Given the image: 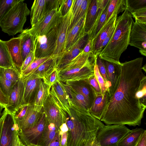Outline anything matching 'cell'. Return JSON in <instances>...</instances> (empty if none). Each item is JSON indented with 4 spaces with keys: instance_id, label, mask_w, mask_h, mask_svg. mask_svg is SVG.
<instances>
[{
    "instance_id": "1",
    "label": "cell",
    "mask_w": 146,
    "mask_h": 146,
    "mask_svg": "<svg viewBox=\"0 0 146 146\" xmlns=\"http://www.w3.org/2000/svg\"><path fill=\"white\" fill-rule=\"evenodd\" d=\"M140 57L121 63L119 80L110 98L100 121L107 125L140 126L146 105L137 96V92L146 83Z\"/></svg>"
},
{
    "instance_id": "2",
    "label": "cell",
    "mask_w": 146,
    "mask_h": 146,
    "mask_svg": "<svg viewBox=\"0 0 146 146\" xmlns=\"http://www.w3.org/2000/svg\"><path fill=\"white\" fill-rule=\"evenodd\" d=\"M71 105L72 116L67 117L66 122L68 129V146H83L93 142L104 125L71 100Z\"/></svg>"
},
{
    "instance_id": "3",
    "label": "cell",
    "mask_w": 146,
    "mask_h": 146,
    "mask_svg": "<svg viewBox=\"0 0 146 146\" xmlns=\"http://www.w3.org/2000/svg\"><path fill=\"white\" fill-rule=\"evenodd\" d=\"M134 22L132 15L127 10L117 17L112 36L98 55L101 59L111 63L120 64V56L129 44L131 31Z\"/></svg>"
},
{
    "instance_id": "4",
    "label": "cell",
    "mask_w": 146,
    "mask_h": 146,
    "mask_svg": "<svg viewBox=\"0 0 146 146\" xmlns=\"http://www.w3.org/2000/svg\"><path fill=\"white\" fill-rule=\"evenodd\" d=\"M97 57H95L91 52L86 53L82 51L70 62L57 68L59 80L68 85L89 79L94 75V66Z\"/></svg>"
},
{
    "instance_id": "5",
    "label": "cell",
    "mask_w": 146,
    "mask_h": 146,
    "mask_svg": "<svg viewBox=\"0 0 146 146\" xmlns=\"http://www.w3.org/2000/svg\"><path fill=\"white\" fill-rule=\"evenodd\" d=\"M21 0L8 11L0 23L2 31L9 36L21 33L27 16L30 13L27 4Z\"/></svg>"
},
{
    "instance_id": "6",
    "label": "cell",
    "mask_w": 146,
    "mask_h": 146,
    "mask_svg": "<svg viewBox=\"0 0 146 146\" xmlns=\"http://www.w3.org/2000/svg\"><path fill=\"white\" fill-rule=\"evenodd\" d=\"M131 131L125 125H104L98 132L96 139L101 146H117Z\"/></svg>"
},
{
    "instance_id": "7",
    "label": "cell",
    "mask_w": 146,
    "mask_h": 146,
    "mask_svg": "<svg viewBox=\"0 0 146 146\" xmlns=\"http://www.w3.org/2000/svg\"><path fill=\"white\" fill-rule=\"evenodd\" d=\"M60 19L56 26L47 34L36 38L35 58L53 57L56 48L57 33Z\"/></svg>"
},
{
    "instance_id": "8",
    "label": "cell",
    "mask_w": 146,
    "mask_h": 146,
    "mask_svg": "<svg viewBox=\"0 0 146 146\" xmlns=\"http://www.w3.org/2000/svg\"><path fill=\"white\" fill-rule=\"evenodd\" d=\"M125 10L123 4L118 2L112 15L106 22L95 38L91 43V52L96 57L100 54L99 49L104 40L112 29L115 27L117 15Z\"/></svg>"
},
{
    "instance_id": "9",
    "label": "cell",
    "mask_w": 146,
    "mask_h": 146,
    "mask_svg": "<svg viewBox=\"0 0 146 146\" xmlns=\"http://www.w3.org/2000/svg\"><path fill=\"white\" fill-rule=\"evenodd\" d=\"M43 111L47 120L54 123L58 129L66 123L67 113L50 92L44 104Z\"/></svg>"
},
{
    "instance_id": "10",
    "label": "cell",
    "mask_w": 146,
    "mask_h": 146,
    "mask_svg": "<svg viewBox=\"0 0 146 146\" xmlns=\"http://www.w3.org/2000/svg\"><path fill=\"white\" fill-rule=\"evenodd\" d=\"M0 133V146H14L18 134L17 125L14 115L5 108Z\"/></svg>"
},
{
    "instance_id": "11",
    "label": "cell",
    "mask_w": 146,
    "mask_h": 146,
    "mask_svg": "<svg viewBox=\"0 0 146 146\" xmlns=\"http://www.w3.org/2000/svg\"><path fill=\"white\" fill-rule=\"evenodd\" d=\"M73 4L66 15L61 17L59 22L56 48L53 56V57L57 59L61 57L65 52L66 38L73 18Z\"/></svg>"
},
{
    "instance_id": "12",
    "label": "cell",
    "mask_w": 146,
    "mask_h": 146,
    "mask_svg": "<svg viewBox=\"0 0 146 146\" xmlns=\"http://www.w3.org/2000/svg\"><path fill=\"white\" fill-rule=\"evenodd\" d=\"M61 17L59 9L53 10L35 26L29 29V31L35 38L46 35L56 26Z\"/></svg>"
},
{
    "instance_id": "13",
    "label": "cell",
    "mask_w": 146,
    "mask_h": 146,
    "mask_svg": "<svg viewBox=\"0 0 146 146\" xmlns=\"http://www.w3.org/2000/svg\"><path fill=\"white\" fill-rule=\"evenodd\" d=\"M46 122V118L43 111L37 123L32 128L18 131L21 143L25 146L30 143L37 144L43 133Z\"/></svg>"
},
{
    "instance_id": "14",
    "label": "cell",
    "mask_w": 146,
    "mask_h": 146,
    "mask_svg": "<svg viewBox=\"0 0 146 146\" xmlns=\"http://www.w3.org/2000/svg\"><path fill=\"white\" fill-rule=\"evenodd\" d=\"M129 45L139 49L140 54L146 56V23L135 21L133 25Z\"/></svg>"
},
{
    "instance_id": "15",
    "label": "cell",
    "mask_w": 146,
    "mask_h": 146,
    "mask_svg": "<svg viewBox=\"0 0 146 146\" xmlns=\"http://www.w3.org/2000/svg\"><path fill=\"white\" fill-rule=\"evenodd\" d=\"M24 91V83L21 76L13 85L5 107L7 111L13 115L22 105Z\"/></svg>"
},
{
    "instance_id": "16",
    "label": "cell",
    "mask_w": 146,
    "mask_h": 146,
    "mask_svg": "<svg viewBox=\"0 0 146 146\" xmlns=\"http://www.w3.org/2000/svg\"><path fill=\"white\" fill-rule=\"evenodd\" d=\"M51 88L50 93L55 98L69 116L71 117V99L66 84L58 80L53 84Z\"/></svg>"
},
{
    "instance_id": "17",
    "label": "cell",
    "mask_w": 146,
    "mask_h": 146,
    "mask_svg": "<svg viewBox=\"0 0 146 146\" xmlns=\"http://www.w3.org/2000/svg\"><path fill=\"white\" fill-rule=\"evenodd\" d=\"M102 60L106 69L107 82L105 85L110 98L113 94L118 85L120 74V64L111 63Z\"/></svg>"
},
{
    "instance_id": "18",
    "label": "cell",
    "mask_w": 146,
    "mask_h": 146,
    "mask_svg": "<svg viewBox=\"0 0 146 146\" xmlns=\"http://www.w3.org/2000/svg\"><path fill=\"white\" fill-rule=\"evenodd\" d=\"M24 83V91L22 105L33 103L39 85L42 79L35 75L28 74L21 76Z\"/></svg>"
},
{
    "instance_id": "19",
    "label": "cell",
    "mask_w": 146,
    "mask_h": 146,
    "mask_svg": "<svg viewBox=\"0 0 146 146\" xmlns=\"http://www.w3.org/2000/svg\"><path fill=\"white\" fill-rule=\"evenodd\" d=\"M43 111L38 112L34 109L33 104H29L26 113L20 121L15 123L18 131H23L31 128L38 122Z\"/></svg>"
},
{
    "instance_id": "20",
    "label": "cell",
    "mask_w": 146,
    "mask_h": 146,
    "mask_svg": "<svg viewBox=\"0 0 146 146\" xmlns=\"http://www.w3.org/2000/svg\"><path fill=\"white\" fill-rule=\"evenodd\" d=\"M85 18V16L82 18L68 30L66 38L65 52L69 50L83 37L87 35L84 31Z\"/></svg>"
},
{
    "instance_id": "21",
    "label": "cell",
    "mask_w": 146,
    "mask_h": 146,
    "mask_svg": "<svg viewBox=\"0 0 146 146\" xmlns=\"http://www.w3.org/2000/svg\"><path fill=\"white\" fill-rule=\"evenodd\" d=\"M3 42L8 48L14 65L20 73V70L23 62L20 38L19 36L13 38L9 40L3 41Z\"/></svg>"
},
{
    "instance_id": "22",
    "label": "cell",
    "mask_w": 146,
    "mask_h": 146,
    "mask_svg": "<svg viewBox=\"0 0 146 146\" xmlns=\"http://www.w3.org/2000/svg\"><path fill=\"white\" fill-rule=\"evenodd\" d=\"M68 85L84 97L89 109L94 103L96 93L90 84L88 79L72 82Z\"/></svg>"
},
{
    "instance_id": "23",
    "label": "cell",
    "mask_w": 146,
    "mask_h": 146,
    "mask_svg": "<svg viewBox=\"0 0 146 146\" xmlns=\"http://www.w3.org/2000/svg\"><path fill=\"white\" fill-rule=\"evenodd\" d=\"M88 39V35L84 37L67 51L57 59L56 62L57 68L66 64L76 57L83 50Z\"/></svg>"
},
{
    "instance_id": "24",
    "label": "cell",
    "mask_w": 146,
    "mask_h": 146,
    "mask_svg": "<svg viewBox=\"0 0 146 146\" xmlns=\"http://www.w3.org/2000/svg\"><path fill=\"white\" fill-rule=\"evenodd\" d=\"M110 99L108 91L104 96L102 93L96 94L94 103L88 110L89 113L93 117L100 120Z\"/></svg>"
},
{
    "instance_id": "25",
    "label": "cell",
    "mask_w": 146,
    "mask_h": 146,
    "mask_svg": "<svg viewBox=\"0 0 146 146\" xmlns=\"http://www.w3.org/2000/svg\"><path fill=\"white\" fill-rule=\"evenodd\" d=\"M18 36L21 40L22 56L23 62L31 51H35L36 38L31 35L29 29L23 30Z\"/></svg>"
},
{
    "instance_id": "26",
    "label": "cell",
    "mask_w": 146,
    "mask_h": 146,
    "mask_svg": "<svg viewBox=\"0 0 146 146\" xmlns=\"http://www.w3.org/2000/svg\"><path fill=\"white\" fill-rule=\"evenodd\" d=\"M50 88L42 79L40 80L33 103L35 111L39 112L43 110L44 104L49 95Z\"/></svg>"
},
{
    "instance_id": "27",
    "label": "cell",
    "mask_w": 146,
    "mask_h": 146,
    "mask_svg": "<svg viewBox=\"0 0 146 146\" xmlns=\"http://www.w3.org/2000/svg\"><path fill=\"white\" fill-rule=\"evenodd\" d=\"M97 0H89L84 23V31L88 35L90 33L96 18Z\"/></svg>"
},
{
    "instance_id": "28",
    "label": "cell",
    "mask_w": 146,
    "mask_h": 146,
    "mask_svg": "<svg viewBox=\"0 0 146 146\" xmlns=\"http://www.w3.org/2000/svg\"><path fill=\"white\" fill-rule=\"evenodd\" d=\"M46 0H35L30 11L31 27L38 23L46 15Z\"/></svg>"
},
{
    "instance_id": "29",
    "label": "cell",
    "mask_w": 146,
    "mask_h": 146,
    "mask_svg": "<svg viewBox=\"0 0 146 146\" xmlns=\"http://www.w3.org/2000/svg\"><path fill=\"white\" fill-rule=\"evenodd\" d=\"M58 129L54 123L49 121L46 119V126L37 144L48 146L56 135Z\"/></svg>"
},
{
    "instance_id": "30",
    "label": "cell",
    "mask_w": 146,
    "mask_h": 146,
    "mask_svg": "<svg viewBox=\"0 0 146 146\" xmlns=\"http://www.w3.org/2000/svg\"><path fill=\"white\" fill-rule=\"evenodd\" d=\"M145 130L137 127L131 130L118 143L117 146H135Z\"/></svg>"
},
{
    "instance_id": "31",
    "label": "cell",
    "mask_w": 146,
    "mask_h": 146,
    "mask_svg": "<svg viewBox=\"0 0 146 146\" xmlns=\"http://www.w3.org/2000/svg\"><path fill=\"white\" fill-rule=\"evenodd\" d=\"M0 67L12 68L17 70L13 62L7 46L3 41L0 39Z\"/></svg>"
},
{
    "instance_id": "32",
    "label": "cell",
    "mask_w": 146,
    "mask_h": 146,
    "mask_svg": "<svg viewBox=\"0 0 146 146\" xmlns=\"http://www.w3.org/2000/svg\"><path fill=\"white\" fill-rule=\"evenodd\" d=\"M57 60V58L52 57L28 74H33L37 78L42 79L48 72L56 66Z\"/></svg>"
},
{
    "instance_id": "33",
    "label": "cell",
    "mask_w": 146,
    "mask_h": 146,
    "mask_svg": "<svg viewBox=\"0 0 146 146\" xmlns=\"http://www.w3.org/2000/svg\"><path fill=\"white\" fill-rule=\"evenodd\" d=\"M66 86L68 92L71 97L72 102L88 111V104L84 97L70 85H66Z\"/></svg>"
},
{
    "instance_id": "34",
    "label": "cell",
    "mask_w": 146,
    "mask_h": 146,
    "mask_svg": "<svg viewBox=\"0 0 146 146\" xmlns=\"http://www.w3.org/2000/svg\"><path fill=\"white\" fill-rule=\"evenodd\" d=\"M4 69V68L0 67V89L8 99L14 84L5 77Z\"/></svg>"
},
{
    "instance_id": "35",
    "label": "cell",
    "mask_w": 146,
    "mask_h": 146,
    "mask_svg": "<svg viewBox=\"0 0 146 146\" xmlns=\"http://www.w3.org/2000/svg\"><path fill=\"white\" fill-rule=\"evenodd\" d=\"M88 1L89 0H83L79 9L73 17L68 30L74 26L82 18L86 16Z\"/></svg>"
},
{
    "instance_id": "36",
    "label": "cell",
    "mask_w": 146,
    "mask_h": 146,
    "mask_svg": "<svg viewBox=\"0 0 146 146\" xmlns=\"http://www.w3.org/2000/svg\"><path fill=\"white\" fill-rule=\"evenodd\" d=\"M21 0H0V23L10 10Z\"/></svg>"
},
{
    "instance_id": "37",
    "label": "cell",
    "mask_w": 146,
    "mask_h": 146,
    "mask_svg": "<svg viewBox=\"0 0 146 146\" xmlns=\"http://www.w3.org/2000/svg\"><path fill=\"white\" fill-rule=\"evenodd\" d=\"M126 10L131 14L135 11L146 7V0H125Z\"/></svg>"
},
{
    "instance_id": "38",
    "label": "cell",
    "mask_w": 146,
    "mask_h": 146,
    "mask_svg": "<svg viewBox=\"0 0 146 146\" xmlns=\"http://www.w3.org/2000/svg\"><path fill=\"white\" fill-rule=\"evenodd\" d=\"M58 70L56 66L48 72L42 79L44 82L51 88L52 86L59 80Z\"/></svg>"
},
{
    "instance_id": "39",
    "label": "cell",
    "mask_w": 146,
    "mask_h": 146,
    "mask_svg": "<svg viewBox=\"0 0 146 146\" xmlns=\"http://www.w3.org/2000/svg\"><path fill=\"white\" fill-rule=\"evenodd\" d=\"M52 57H53L39 58H35L30 65L21 73V76H24L28 75L36 69L44 62Z\"/></svg>"
},
{
    "instance_id": "40",
    "label": "cell",
    "mask_w": 146,
    "mask_h": 146,
    "mask_svg": "<svg viewBox=\"0 0 146 146\" xmlns=\"http://www.w3.org/2000/svg\"><path fill=\"white\" fill-rule=\"evenodd\" d=\"M4 72L7 79L14 84L21 76V74L17 70L12 68H4Z\"/></svg>"
},
{
    "instance_id": "41",
    "label": "cell",
    "mask_w": 146,
    "mask_h": 146,
    "mask_svg": "<svg viewBox=\"0 0 146 146\" xmlns=\"http://www.w3.org/2000/svg\"><path fill=\"white\" fill-rule=\"evenodd\" d=\"M60 146H68V129L66 123L62 124L58 129Z\"/></svg>"
},
{
    "instance_id": "42",
    "label": "cell",
    "mask_w": 146,
    "mask_h": 146,
    "mask_svg": "<svg viewBox=\"0 0 146 146\" xmlns=\"http://www.w3.org/2000/svg\"><path fill=\"white\" fill-rule=\"evenodd\" d=\"M131 14L135 21L146 23V7L138 9Z\"/></svg>"
},
{
    "instance_id": "43",
    "label": "cell",
    "mask_w": 146,
    "mask_h": 146,
    "mask_svg": "<svg viewBox=\"0 0 146 146\" xmlns=\"http://www.w3.org/2000/svg\"><path fill=\"white\" fill-rule=\"evenodd\" d=\"M94 73L100 87L101 93L104 96V94L107 91V90L105 87L104 80L99 72V69L96 64V62L94 66Z\"/></svg>"
},
{
    "instance_id": "44",
    "label": "cell",
    "mask_w": 146,
    "mask_h": 146,
    "mask_svg": "<svg viewBox=\"0 0 146 146\" xmlns=\"http://www.w3.org/2000/svg\"><path fill=\"white\" fill-rule=\"evenodd\" d=\"M74 2V0H62L59 8L61 16L65 15L68 12Z\"/></svg>"
},
{
    "instance_id": "45",
    "label": "cell",
    "mask_w": 146,
    "mask_h": 146,
    "mask_svg": "<svg viewBox=\"0 0 146 146\" xmlns=\"http://www.w3.org/2000/svg\"><path fill=\"white\" fill-rule=\"evenodd\" d=\"M62 0H46L45 13L54 9H59Z\"/></svg>"
},
{
    "instance_id": "46",
    "label": "cell",
    "mask_w": 146,
    "mask_h": 146,
    "mask_svg": "<svg viewBox=\"0 0 146 146\" xmlns=\"http://www.w3.org/2000/svg\"><path fill=\"white\" fill-rule=\"evenodd\" d=\"M28 104L22 105L14 114L15 123L20 121L25 115L27 110Z\"/></svg>"
},
{
    "instance_id": "47",
    "label": "cell",
    "mask_w": 146,
    "mask_h": 146,
    "mask_svg": "<svg viewBox=\"0 0 146 146\" xmlns=\"http://www.w3.org/2000/svg\"><path fill=\"white\" fill-rule=\"evenodd\" d=\"M96 64L99 69V72L103 78L105 85L107 82V78L106 71L102 60L98 56L96 59Z\"/></svg>"
},
{
    "instance_id": "48",
    "label": "cell",
    "mask_w": 146,
    "mask_h": 146,
    "mask_svg": "<svg viewBox=\"0 0 146 146\" xmlns=\"http://www.w3.org/2000/svg\"><path fill=\"white\" fill-rule=\"evenodd\" d=\"M35 51H31L23 62L20 70V73L24 71L35 58Z\"/></svg>"
},
{
    "instance_id": "49",
    "label": "cell",
    "mask_w": 146,
    "mask_h": 146,
    "mask_svg": "<svg viewBox=\"0 0 146 146\" xmlns=\"http://www.w3.org/2000/svg\"><path fill=\"white\" fill-rule=\"evenodd\" d=\"M118 0H110L107 8L106 21L112 15L118 3Z\"/></svg>"
},
{
    "instance_id": "50",
    "label": "cell",
    "mask_w": 146,
    "mask_h": 146,
    "mask_svg": "<svg viewBox=\"0 0 146 146\" xmlns=\"http://www.w3.org/2000/svg\"><path fill=\"white\" fill-rule=\"evenodd\" d=\"M88 81L90 84L96 92V94L101 93L100 87L94 75L88 79Z\"/></svg>"
},
{
    "instance_id": "51",
    "label": "cell",
    "mask_w": 146,
    "mask_h": 146,
    "mask_svg": "<svg viewBox=\"0 0 146 146\" xmlns=\"http://www.w3.org/2000/svg\"><path fill=\"white\" fill-rule=\"evenodd\" d=\"M135 146H146V130L142 134Z\"/></svg>"
},
{
    "instance_id": "52",
    "label": "cell",
    "mask_w": 146,
    "mask_h": 146,
    "mask_svg": "<svg viewBox=\"0 0 146 146\" xmlns=\"http://www.w3.org/2000/svg\"><path fill=\"white\" fill-rule=\"evenodd\" d=\"M115 27L112 29L102 42L99 49L100 53L109 42L114 31Z\"/></svg>"
},
{
    "instance_id": "53",
    "label": "cell",
    "mask_w": 146,
    "mask_h": 146,
    "mask_svg": "<svg viewBox=\"0 0 146 146\" xmlns=\"http://www.w3.org/2000/svg\"><path fill=\"white\" fill-rule=\"evenodd\" d=\"M83 0H74L72 7L73 17L80 8Z\"/></svg>"
},
{
    "instance_id": "54",
    "label": "cell",
    "mask_w": 146,
    "mask_h": 146,
    "mask_svg": "<svg viewBox=\"0 0 146 146\" xmlns=\"http://www.w3.org/2000/svg\"><path fill=\"white\" fill-rule=\"evenodd\" d=\"M48 146H60L58 130L54 138Z\"/></svg>"
},
{
    "instance_id": "55",
    "label": "cell",
    "mask_w": 146,
    "mask_h": 146,
    "mask_svg": "<svg viewBox=\"0 0 146 146\" xmlns=\"http://www.w3.org/2000/svg\"><path fill=\"white\" fill-rule=\"evenodd\" d=\"M8 101V98L3 94L0 89V104L5 107Z\"/></svg>"
},
{
    "instance_id": "56",
    "label": "cell",
    "mask_w": 146,
    "mask_h": 146,
    "mask_svg": "<svg viewBox=\"0 0 146 146\" xmlns=\"http://www.w3.org/2000/svg\"><path fill=\"white\" fill-rule=\"evenodd\" d=\"M82 52L86 53L91 52V43L90 40L88 39L87 42L83 49Z\"/></svg>"
},
{
    "instance_id": "57",
    "label": "cell",
    "mask_w": 146,
    "mask_h": 146,
    "mask_svg": "<svg viewBox=\"0 0 146 146\" xmlns=\"http://www.w3.org/2000/svg\"><path fill=\"white\" fill-rule=\"evenodd\" d=\"M20 143L21 141L18 134L16 137L14 146H20Z\"/></svg>"
},
{
    "instance_id": "58",
    "label": "cell",
    "mask_w": 146,
    "mask_h": 146,
    "mask_svg": "<svg viewBox=\"0 0 146 146\" xmlns=\"http://www.w3.org/2000/svg\"><path fill=\"white\" fill-rule=\"evenodd\" d=\"M5 108V107L0 104V117H1L3 111Z\"/></svg>"
},
{
    "instance_id": "59",
    "label": "cell",
    "mask_w": 146,
    "mask_h": 146,
    "mask_svg": "<svg viewBox=\"0 0 146 146\" xmlns=\"http://www.w3.org/2000/svg\"><path fill=\"white\" fill-rule=\"evenodd\" d=\"M90 146H101L100 145L98 142L97 140H96L94 143L90 145Z\"/></svg>"
},
{
    "instance_id": "60",
    "label": "cell",
    "mask_w": 146,
    "mask_h": 146,
    "mask_svg": "<svg viewBox=\"0 0 146 146\" xmlns=\"http://www.w3.org/2000/svg\"><path fill=\"white\" fill-rule=\"evenodd\" d=\"M3 113H2V114L1 117H0V133L1 131L2 122H3Z\"/></svg>"
},
{
    "instance_id": "61",
    "label": "cell",
    "mask_w": 146,
    "mask_h": 146,
    "mask_svg": "<svg viewBox=\"0 0 146 146\" xmlns=\"http://www.w3.org/2000/svg\"><path fill=\"white\" fill-rule=\"evenodd\" d=\"M27 146H41V145H38V144H35L33 143H30Z\"/></svg>"
},
{
    "instance_id": "62",
    "label": "cell",
    "mask_w": 146,
    "mask_h": 146,
    "mask_svg": "<svg viewBox=\"0 0 146 146\" xmlns=\"http://www.w3.org/2000/svg\"><path fill=\"white\" fill-rule=\"evenodd\" d=\"M142 70H143L145 72H146V64H145L144 66H142Z\"/></svg>"
},
{
    "instance_id": "63",
    "label": "cell",
    "mask_w": 146,
    "mask_h": 146,
    "mask_svg": "<svg viewBox=\"0 0 146 146\" xmlns=\"http://www.w3.org/2000/svg\"><path fill=\"white\" fill-rule=\"evenodd\" d=\"M20 146H25L21 142Z\"/></svg>"
}]
</instances>
